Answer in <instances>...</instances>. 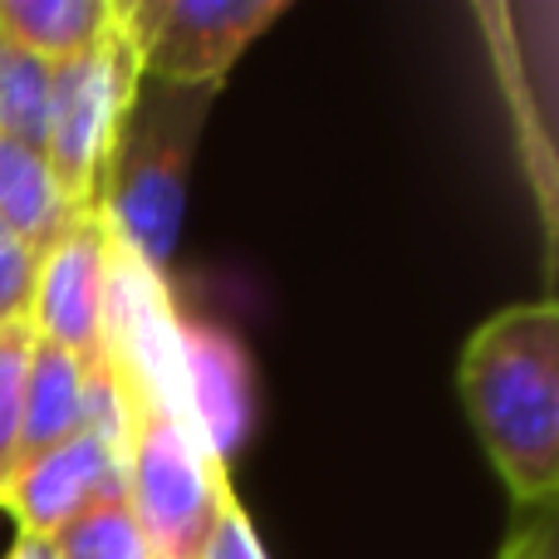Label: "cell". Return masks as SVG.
<instances>
[{
  "mask_svg": "<svg viewBox=\"0 0 559 559\" xmlns=\"http://www.w3.org/2000/svg\"><path fill=\"white\" fill-rule=\"evenodd\" d=\"M462 407L521 511H555L559 491V309L506 305L472 329L456 364Z\"/></svg>",
  "mask_w": 559,
  "mask_h": 559,
  "instance_id": "cell-1",
  "label": "cell"
},
{
  "mask_svg": "<svg viewBox=\"0 0 559 559\" xmlns=\"http://www.w3.org/2000/svg\"><path fill=\"white\" fill-rule=\"evenodd\" d=\"M216 94L206 88H173L143 79L114 133L98 182V216L108 236L153 275H167L177 255L187 216V182L192 157L206 133Z\"/></svg>",
  "mask_w": 559,
  "mask_h": 559,
  "instance_id": "cell-2",
  "label": "cell"
},
{
  "mask_svg": "<svg viewBox=\"0 0 559 559\" xmlns=\"http://www.w3.org/2000/svg\"><path fill=\"white\" fill-rule=\"evenodd\" d=\"M138 84H143V69H138V55L123 35V20L108 29L98 49L49 69L39 157L74 212H98L108 147H114V133L133 104Z\"/></svg>",
  "mask_w": 559,
  "mask_h": 559,
  "instance_id": "cell-3",
  "label": "cell"
},
{
  "mask_svg": "<svg viewBox=\"0 0 559 559\" xmlns=\"http://www.w3.org/2000/svg\"><path fill=\"white\" fill-rule=\"evenodd\" d=\"M289 10V0H118L143 79L222 94L236 59Z\"/></svg>",
  "mask_w": 559,
  "mask_h": 559,
  "instance_id": "cell-4",
  "label": "cell"
},
{
  "mask_svg": "<svg viewBox=\"0 0 559 559\" xmlns=\"http://www.w3.org/2000/svg\"><path fill=\"white\" fill-rule=\"evenodd\" d=\"M25 319L84 373L108 364V226L98 212H84L35 261Z\"/></svg>",
  "mask_w": 559,
  "mask_h": 559,
  "instance_id": "cell-5",
  "label": "cell"
},
{
  "mask_svg": "<svg viewBox=\"0 0 559 559\" xmlns=\"http://www.w3.org/2000/svg\"><path fill=\"white\" fill-rule=\"evenodd\" d=\"M108 491H123V466L94 432H79L64 447L20 466L0 511L15 515L20 535L55 540L79 511H88Z\"/></svg>",
  "mask_w": 559,
  "mask_h": 559,
  "instance_id": "cell-6",
  "label": "cell"
},
{
  "mask_svg": "<svg viewBox=\"0 0 559 559\" xmlns=\"http://www.w3.org/2000/svg\"><path fill=\"white\" fill-rule=\"evenodd\" d=\"M182 383L197 432L226 462L251 427V368L236 338H226L212 324L182 319Z\"/></svg>",
  "mask_w": 559,
  "mask_h": 559,
  "instance_id": "cell-7",
  "label": "cell"
},
{
  "mask_svg": "<svg viewBox=\"0 0 559 559\" xmlns=\"http://www.w3.org/2000/svg\"><path fill=\"white\" fill-rule=\"evenodd\" d=\"M118 0H0V35L39 64H69L108 39Z\"/></svg>",
  "mask_w": 559,
  "mask_h": 559,
  "instance_id": "cell-8",
  "label": "cell"
},
{
  "mask_svg": "<svg viewBox=\"0 0 559 559\" xmlns=\"http://www.w3.org/2000/svg\"><path fill=\"white\" fill-rule=\"evenodd\" d=\"M79 432H84V368L64 348L35 338L25 364V407H20V466Z\"/></svg>",
  "mask_w": 559,
  "mask_h": 559,
  "instance_id": "cell-9",
  "label": "cell"
},
{
  "mask_svg": "<svg viewBox=\"0 0 559 559\" xmlns=\"http://www.w3.org/2000/svg\"><path fill=\"white\" fill-rule=\"evenodd\" d=\"M79 216L84 212H74V206L64 202L55 173H49L45 157H39V147L0 138V226H5L35 261Z\"/></svg>",
  "mask_w": 559,
  "mask_h": 559,
  "instance_id": "cell-10",
  "label": "cell"
},
{
  "mask_svg": "<svg viewBox=\"0 0 559 559\" xmlns=\"http://www.w3.org/2000/svg\"><path fill=\"white\" fill-rule=\"evenodd\" d=\"M49 545H55L59 559H157L143 521H138L133 506H128V491L98 496V501L88 506V511H79Z\"/></svg>",
  "mask_w": 559,
  "mask_h": 559,
  "instance_id": "cell-11",
  "label": "cell"
},
{
  "mask_svg": "<svg viewBox=\"0 0 559 559\" xmlns=\"http://www.w3.org/2000/svg\"><path fill=\"white\" fill-rule=\"evenodd\" d=\"M45 104H49V64L25 55L0 35V138L39 147L45 138Z\"/></svg>",
  "mask_w": 559,
  "mask_h": 559,
  "instance_id": "cell-12",
  "label": "cell"
},
{
  "mask_svg": "<svg viewBox=\"0 0 559 559\" xmlns=\"http://www.w3.org/2000/svg\"><path fill=\"white\" fill-rule=\"evenodd\" d=\"M29 344H35V329L25 314L0 324V501L20 472V407H25Z\"/></svg>",
  "mask_w": 559,
  "mask_h": 559,
  "instance_id": "cell-13",
  "label": "cell"
},
{
  "mask_svg": "<svg viewBox=\"0 0 559 559\" xmlns=\"http://www.w3.org/2000/svg\"><path fill=\"white\" fill-rule=\"evenodd\" d=\"M202 559H265L261 535H255L251 515H246V506H241V496H236L231 481H226L222 501H216V521H212V535H206Z\"/></svg>",
  "mask_w": 559,
  "mask_h": 559,
  "instance_id": "cell-14",
  "label": "cell"
},
{
  "mask_svg": "<svg viewBox=\"0 0 559 559\" xmlns=\"http://www.w3.org/2000/svg\"><path fill=\"white\" fill-rule=\"evenodd\" d=\"M29 285H35V255L0 226V324L29 309Z\"/></svg>",
  "mask_w": 559,
  "mask_h": 559,
  "instance_id": "cell-15",
  "label": "cell"
},
{
  "mask_svg": "<svg viewBox=\"0 0 559 559\" xmlns=\"http://www.w3.org/2000/svg\"><path fill=\"white\" fill-rule=\"evenodd\" d=\"M525 559H559L555 545V511H535L531 515V555Z\"/></svg>",
  "mask_w": 559,
  "mask_h": 559,
  "instance_id": "cell-16",
  "label": "cell"
},
{
  "mask_svg": "<svg viewBox=\"0 0 559 559\" xmlns=\"http://www.w3.org/2000/svg\"><path fill=\"white\" fill-rule=\"evenodd\" d=\"M5 559H59L55 545L49 540H35V535H15V545H10Z\"/></svg>",
  "mask_w": 559,
  "mask_h": 559,
  "instance_id": "cell-17",
  "label": "cell"
},
{
  "mask_svg": "<svg viewBox=\"0 0 559 559\" xmlns=\"http://www.w3.org/2000/svg\"><path fill=\"white\" fill-rule=\"evenodd\" d=\"M525 555H531V521H521L511 535H506V545L496 559H525Z\"/></svg>",
  "mask_w": 559,
  "mask_h": 559,
  "instance_id": "cell-18",
  "label": "cell"
}]
</instances>
